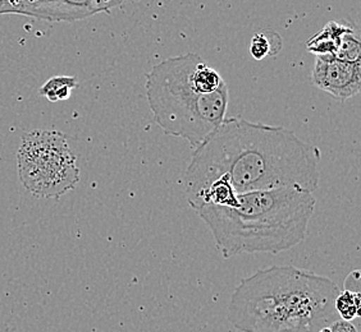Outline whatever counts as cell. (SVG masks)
I'll return each instance as SVG.
<instances>
[{
  "instance_id": "cell-11",
  "label": "cell",
  "mask_w": 361,
  "mask_h": 332,
  "mask_svg": "<svg viewBox=\"0 0 361 332\" xmlns=\"http://www.w3.org/2000/svg\"><path fill=\"white\" fill-rule=\"evenodd\" d=\"M334 308L341 319L353 321L360 316L361 297L359 291L345 290L338 293L334 300Z\"/></svg>"
},
{
  "instance_id": "cell-1",
  "label": "cell",
  "mask_w": 361,
  "mask_h": 332,
  "mask_svg": "<svg viewBox=\"0 0 361 332\" xmlns=\"http://www.w3.org/2000/svg\"><path fill=\"white\" fill-rule=\"evenodd\" d=\"M320 158L317 146L285 127L226 118L194 148L185 175V197L192 208L221 175L237 194L281 188L314 193L319 187Z\"/></svg>"
},
{
  "instance_id": "cell-7",
  "label": "cell",
  "mask_w": 361,
  "mask_h": 332,
  "mask_svg": "<svg viewBox=\"0 0 361 332\" xmlns=\"http://www.w3.org/2000/svg\"><path fill=\"white\" fill-rule=\"evenodd\" d=\"M127 0H28L21 15L50 22H75L99 13H109Z\"/></svg>"
},
{
  "instance_id": "cell-14",
  "label": "cell",
  "mask_w": 361,
  "mask_h": 332,
  "mask_svg": "<svg viewBox=\"0 0 361 332\" xmlns=\"http://www.w3.org/2000/svg\"><path fill=\"white\" fill-rule=\"evenodd\" d=\"M329 328L332 332H357L353 322L341 319L334 321V324L329 326Z\"/></svg>"
},
{
  "instance_id": "cell-3",
  "label": "cell",
  "mask_w": 361,
  "mask_h": 332,
  "mask_svg": "<svg viewBox=\"0 0 361 332\" xmlns=\"http://www.w3.org/2000/svg\"><path fill=\"white\" fill-rule=\"evenodd\" d=\"M315 203L310 192L281 188L238 194L235 208L205 205L196 212L228 260L241 253L278 255L304 242Z\"/></svg>"
},
{
  "instance_id": "cell-10",
  "label": "cell",
  "mask_w": 361,
  "mask_h": 332,
  "mask_svg": "<svg viewBox=\"0 0 361 332\" xmlns=\"http://www.w3.org/2000/svg\"><path fill=\"white\" fill-rule=\"evenodd\" d=\"M78 86L76 77L56 76L49 78L40 89V95L47 97L49 101L56 103L70 98L72 91Z\"/></svg>"
},
{
  "instance_id": "cell-2",
  "label": "cell",
  "mask_w": 361,
  "mask_h": 332,
  "mask_svg": "<svg viewBox=\"0 0 361 332\" xmlns=\"http://www.w3.org/2000/svg\"><path fill=\"white\" fill-rule=\"evenodd\" d=\"M338 286L293 266H271L243 279L228 305V321L241 332H319L340 319Z\"/></svg>"
},
{
  "instance_id": "cell-5",
  "label": "cell",
  "mask_w": 361,
  "mask_h": 332,
  "mask_svg": "<svg viewBox=\"0 0 361 332\" xmlns=\"http://www.w3.org/2000/svg\"><path fill=\"white\" fill-rule=\"evenodd\" d=\"M17 170L22 186L37 198L58 200L80 181L76 156L58 131L26 133L17 151Z\"/></svg>"
},
{
  "instance_id": "cell-8",
  "label": "cell",
  "mask_w": 361,
  "mask_h": 332,
  "mask_svg": "<svg viewBox=\"0 0 361 332\" xmlns=\"http://www.w3.org/2000/svg\"><path fill=\"white\" fill-rule=\"evenodd\" d=\"M351 25L340 22H328L318 34L306 42V49L309 53L317 56H336L340 46L342 36L353 31Z\"/></svg>"
},
{
  "instance_id": "cell-6",
  "label": "cell",
  "mask_w": 361,
  "mask_h": 332,
  "mask_svg": "<svg viewBox=\"0 0 361 332\" xmlns=\"http://www.w3.org/2000/svg\"><path fill=\"white\" fill-rule=\"evenodd\" d=\"M312 81L337 101H346L361 90V62H345L334 56H317Z\"/></svg>"
},
{
  "instance_id": "cell-15",
  "label": "cell",
  "mask_w": 361,
  "mask_h": 332,
  "mask_svg": "<svg viewBox=\"0 0 361 332\" xmlns=\"http://www.w3.org/2000/svg\"><path fill=\"white\" fill-rule=\"evenodd\" d=\"M319 332H332L331 331V328L329 327H324V328H322Z\"/></svg>"
},
{
  "instance_id": "cell-12",
  "label": "cell",
  "mask_w": 361,
  "mask_h": 332,
  "mask_svg": "<svg viewBox=\"0 0 361 332\" xmlns=\"http://www.w3.org/2000/svg\"><path fill=\"white\" fill-rule=\"evenodd\" d=\"M334 56L345 62H360L361 42L354 30L342 36L340 46Z\"/></svg>"
},
{
  "instance_id": "cell-9",
  "label": "cell",
  "mask_w": 361,
  "mask_h": 332,
  "mask_svg": "<svg viewBox=\"0 0 361 332\" xmlns=\"http://www.w3.org/2000/svg\"><path fill=\"white\" fill-rule=\"evenodd\" d=\"M282 46L283 42L281 35L271 28H265L252 36L249 51L255 60H263L268 56L279 54Z\"/></svg>"
},
{
  "instance_id": "cell-4",
  "label": "cell",
  "mask_w": 361,
  "mask_h": 332,
  "mask_svg": "<svg viewBox=\"0 0 361 332\" xmlns=\"http://www.w3.org/2000/svg\"><path fill=\"white\" fill-rule=\"evenodd\" d=\"M146 97L155 123L168 136L202 145L222 124L228 86L202 56H171L146 75Z\"/></svg>"
},
{
  "instance_id": "cell-13",
  "label": "cell",
  "mask_w": 361,
  "mask_h": 332,
  "mask_svg": "<svg viewBox=\"0 0 361 332\" xmlns=\"http://www.w3.org/2000/svg\"><path fill=\"white\" fill-rule=\"evenodd\" d=\"M28 0H0V15L1 14H18L21 8Z\"/></svg>"
}]
</instances>
